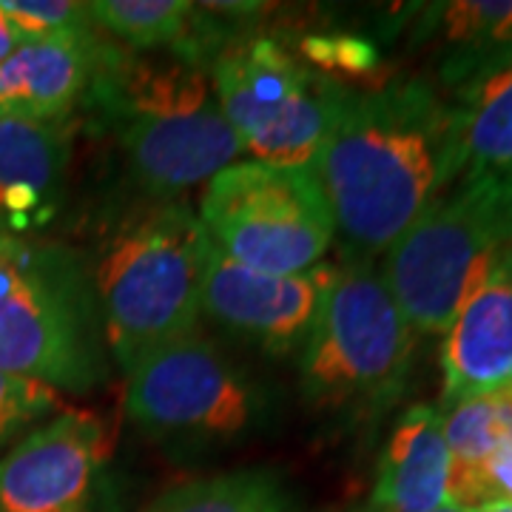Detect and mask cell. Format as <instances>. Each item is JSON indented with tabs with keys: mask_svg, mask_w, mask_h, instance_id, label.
Segmentation results:
<instances>
[{
	"mask_svg": "<svg viewBox=\"0 0 512 512\" xmlns=\"http://www.w3.org/2000/svg\"><path fill=\"white\" fill-rule=\"evenodd\" d=\"M197 217L217 251L265 274H308L336 239L313 165L231 163L205 183Z\"/></svg>",
	"mask_w": 512,
	"mask_h": 512,
	"instance_id": "7",
	"label": "cell"
},
{
	"mask_svg": "<svg viewBox=\"0 0 512 512\" xmlns=\"http://www.w3.org/2000/svg\"><path fill=\"white\" fill-rule=\"evenodd\" d=\"M439 410L507 387L512 376V248L464 302L441 345Z\"/></svg>",
	"mask_w": 512,
	"mask_h": 512,
	"instance_id": "12",
	"label": "cell"
},
{
	"mask_svg": "<svg viewBox=\"0 0 512 512\" xmlns=\"http://www.w3.org/2000/svg\"><path fill=\"white\" fill-rule=\"evenodd\" d=\"M313 168L350 262H373L458 183L456 106L421 74L348 89Z\"/></svg>",
	"mask_w": 512,
	"mask_h": 512,
	"instance_id": "1",
	"label": "cell"
},
{
	"mask_svg": "<svg viewBox=\"0 0 512 512\" xmlns=\"http://www.w3.org/2000/svg\"><path fill=\"white\" fill-rule=\"evenodd\" d=\"M416 40L436 46L439 89L453 94L512 66V0L421 6Z\"/></svg>",
	"mask_w": 512,
	"mask_h": 512,
	"instance_id": "15",
	"label": "cell"
},
{
	"mask_svg": "<svg viewBox=\"0 0 512 512\" xmlns=\"http://www.w3.org/2000/svg\"><path fill=\"white\" fill-rule=\"evenodd\" d=\"M510 387H512V376H510Z\"/></svg>",
	"mask_w": 512,
	"mask_h": 512,
	"instance_id": "28",
	"label": "cell"
},
{
	"mask_svg": "<svg viewBox=\"0 0 512 512\" xmlns=\"http://www.w3.org/2000/svg\"><path fill=\"white\" fill-rule=\"evenodd\" d=\"M353 512H362V510H353Z\"/></svg>",
	"mask_w": 512,
	"mask_h": 512,
	"instance_id": "30",
	"label": "cell"
},
{
	"mask_svg": "<svg viewBox=\"0 0 512 512\" xmlns=\"http://www.w3.org/2000/svg\"><path fill=\"white\" fill-rule=\"evenodd\" d=\"M146 512H299L271 470H234L171 487Z\"/></svg>",
	"mask_w": 512,
	"mask_h": 512,
	"instance_id": "20",
	"label": "cell"
},
{
	"mask_svg": "<svg viewBox=\"0 0 512 512\" xmlns=\"http://www.w3.org/2000/svg\"><path fill=\"white\" fill-rule=\"evenodd\" d=\"M444 441L450 450V504L464 510L478 470L512 439V387L478 393L441 410Z\"/></svg>",
	"mask_w": 512,
	"mask_h": 512,
	"instance_id": "19",
	"label": "cell"
},
{
	"mask_svg": "<svg viewBox=\"0 0 512 512\" xmlns=\"http://www.w3.org/2000/svg\"><path fill=\"white\" fill-rule=\"evenodd\" d=\"M0 12L26 40L89 35L94 32L89 3L74 0H0Z\"/></svg>",
	"mask_w": 512,
	"mask_h": 512,
	"instance_id": "21",
	"label": "cell"
},
{
	"mask_svg": "<svg viewBox=\"0 0 512 512\" xmlns=\"http://www.w3.org/2000/svg\"><path fill=\"white\" fill-rule=\"evenodd\" d=\"M0 370L52 390L106 382V339L94 285L63 248L9 237L0 254Z\"/></svg>",
	"mask_w": 512,
	"mask_h": 512,
	"instance_id": "5",
	"label": "cell"
},
{
	"mask_svg": "<svg viewBox=\"0 0 512 512\" xmlns=\"http://www.w3.org/2000/svg\"><path fill=\"white\" fill-rule=\"evenodd\" d=\"M495 501L512 504V439L504 441L493 456L484 461L476 481L467 493L464 510H481Z\"/></svg>",
	"mask_w": 512,
	"mask_h": 512,
	"instance_id": "24",
	"label": "cell"
},
{
	"mask_svg": "<svg viewBox=\"0 0 512 512\" xmlns=\"http://www.w3.org/2000/svg\"><path fill=\"white\" fill-rule=\"evenodd\" d=\"M470 512H481V510H470Z\"/></svg>",
	"mask_w": 512,
	"mask_h": 512,
	"instance_id": "29",
	"label": "cell"
},
{
	"mask_svg": "<svg viewBox=\"0 0 512 512\" xmlns=\"http://www.w3.org/2000/svg\"><path fill=\"white\" fill-rule=\"evenodd\" d=\"M109 453L103 416L57 413L0 456V512H94Z\"/></svg>",
	"mask_w": 512,
	"mask_h": 512,
	"instance_id": "11",
	"label": "cell"
},
{
	"mask_svg": "<svg viewBox=\"0 0 512 512\" xmlns=\"http://www.w3.org/2000/svg\"><path fill=\"white\" fill-rule=\"evenodd\" d=\"M106 40L94 29L18 46L0 63V120L66 123L89 97Z\"/></svg>",
	"mask_w": 512,
	"mask_h": 512,
	"instance_id": "13",
	"label": "cell"
},
{
	"mask_svg": "<svg viewBox=\"0 0 512 512\" xmlns=\"http://www.w3.org/2000/svg\"><path fill=\"white\" fill-rule=\"evenodd\" d=\"M416 330L373 262L333 265L322 308L299 350L302 399L322 416L376 421L399 402Z\"/></svg>",
	"mask_w": 512,
	"mask_h": 512,
	"instance_id": "4",
	"label": "cell"
},
{
	"mask_svg": "<svg viewBox=\"0 0 512 512\" xmlns=\"http://www.w3.org/2000/svg\"><path fill=\"white\" fill-rule=\"evenodd\" d=\"M433 512H470V510H461L456 504H447V507H441V510H433Z\"/></svg>",
	"mask_w": 512,
	"mask_h": 512,
	"instance_id": "27",
	"label": "cell"
},
{
	"mask_svg": "<svg viewBox=\"0 0 512 512\" xmlns=\"http://www.w3.org/2000/svg\"><path fill=\"white\" fill-rule=\"evenodd\" d=\"M60 407L57 390L0 370V450Z\"/></svg>",
	"mask_w": 512,
	"mask_h": 512,
	"instance_id": "22",
	"label": "cell"
},
{
	"mask_svg": "<svg viewBox=\"0 0 512 512\" xmlns=\"http://www.w3.org/2000/svg\"><path fill=\"white\" fill-rule=\"evenodd\" d=\"M86 106L157 202L208 183L242 154L208 69L171 52L143 55L106 40Z\"/></svg>",
	"mask_w": 512,
	"mask_h": 512,
	"instance_id": "2",
	"label": "cell"
},
{
	"mask_svg": "<svg viewBox=\"0 0 512 512\" xmlns=\"http://www.w3.org/2000/svg\"><path fill=\"white\" fill-rule=\"evenodd\" d=\"M23 43H26V37L20 35L18 29H15V26L9 23V18H6V15L0 12V63H3L6 57L12 55V52H15L18 46H23Z\"/></svg>",
	"mask_w": 512,
	"mask_h": 512,
	"instance_id": "25",
	"label": "cell"
},
{
	"mask_svg": "<svg viewBox=\"0 0 512 512\" xmlns=\"http://www.w3.org/2000/svg\"><path fill=\"white\" fill-rule=\"evenodd\" d=\"M205 242L200 217L180 200L148 205L106 242L94 293L106 350L123 370L200 330Z\"/></svg>",
	"mask_w": 512,
	"mask_h": 512,
	"instance_id": "3",
	"label": "cell"
},
{
	"mask_svg": "<svg viewBox=\"0 0 512 512\" xmlns=\"http://www.w3.org/2000/svg\"><path fill=\"white\" fill-rule=\"evenodd\" d=\"M94 29L100 35L120 40L131 52H171L202 69L208 55L202 46L197 3L185 0H97L89 3Z\"/></svg>",
	"mask_w": 512,
	"mask_h": 512,
	"instance_id": "17",
	"label": "cell"
},
{
	"mask_svg": "<svg viewBox=\"0 0 512 512\" xmlns=\"http://www.w3.org/2000/svg\"><path fill=\"white\" fill-rule=\"evenodd\" d=\"M330 274L333 265L325 262L308 274L254 271L228 259L208 239L202 254V316L268 356H291L311 333Z\"/></svg>",
	"mask_w": 512,
	"mask_h": 512,
	"instance_id": "10",
	"label": "cell"
},
{
	"mask_svg": "<svg viewBox=\"0 0 512 512\" xmlns=\"http://www.w3.org/2000/svg\"><path fill=\"white\" fill-rule=\"evenodd\" d=\"M481 512H512V504L510 501H495V504L481 507Z\"/></svg>",
	"mask_w": 512,
	"mask_h": 512,
	"instance_id": "26",
	"label": "cell"
},
{
	"mask_svg": "<svg viewBox=\"0 0 512 512\" xmlns=\"http://www.w3.org/2000/svg\"><path fill=\"white\" fill-rule=\"evenodd\" d=\"M265 407L254 379L200 330L126 370V416L154 439H239L265 419Z\"/></svg>",
	"mask_w": 512,
	"mask_h": 512,
	"instance_id": "9",
	"label": "cell"
},
{
	"mask_svg": "<svg viewBox=\"0 0 512 512\" xmlns=\"http://www.w3.org/2000/svg\"><path fill=\"white\" fill-rule=\"evenodd\" d=\"M302 52L325 72L345 77H367L379 66L373 43L356 35H311L305 37Z\"/></svg>",
	"mask_w": 512,
	"mask_h": 512,
	"instance_id": "23",
	"label": "cell"
},
{
	"mask_svg": "<svg viewBox=\"0 0 512 512\" xmlns=\"http://www.w3.org/2000/svg\"><path fill=\"white\" fill-rule=\"evenodd\" d=\"M450 504V450L436 404H413L396 421L362 512H433Z\"/></svg>",
	"mask_w": 512,
	"mask_h": 512,
	"instance_id": "16",
	"label": "cell"
},
{
	"mask_svg": "<svg viewBox=\"0 0 512 512\" xmlns=\"http://www.w3.org/2000/svg\"><path fill=\"white\" fill-rule=\"evenodd\" d=\"M208 74L239 148L262 163L316 165L348 94L274 37L231 40Z\"/></svg>",
	"mask_w": 512,
	"mask_h": 512,
	"instance_id": "8",
	"label": "cell"
},
{
	"mask_svg": "<svg viewBox=\"0 0 512 512\" xmlns=\"http://www.w3.org/2000/svg\"><path fill=\"white\" fill-rule=\"evenodd\" d=\"M69 157V123L0 120V234L20 239L55 220Z\"/></svg>",
	"mask_w": 512,
	"mask_h": 512,
	"instance_id": "14",
	"label": "cell"
},
{
	"mask_svg": "<svg viewBox=\"0 0 512 512\" xmlns=\"http://www.w3.org/2000/svg\"><path fill=\"white\" fill-rule=\"evenodd\" d=\"M453 106L458 111L461 177L512 180V66L458 92Z\"/></svg>",
	"mask_w": 512,
	"mask_h": 512,
	"instance_id": "18",
	"label": "cell"
},
{
	"mask_svg": "<svg viewBox=\"0 0 512 512\" xmlns=\"http://www.w3.org/2000/svg\"><path fill=\"white\" fill-rule=\"evenodd\" d=\"M512 248L510 177H461L384 254V285L416 336H444Z\"/></svg>",
	"mask_w": 512,
	"mask_h": 512,
	"instance_id": "6",
	"label": "cell"
}]
</instances>
